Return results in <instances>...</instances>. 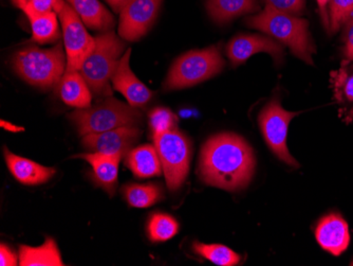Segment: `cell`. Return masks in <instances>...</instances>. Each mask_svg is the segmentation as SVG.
Masks as SVG:
<instances>
[{"label": "cell", "mask_w": 353, "mask_h": 266, "mask_svg": "<svg viewBox=\"0 0 353 266\" xmlns=\"http://www.w3.org/2000/svg\"><path fill=\"white\" fill-rule=\"evenodd\" d=\"M254 169L253 150L237 135H216L202 148L199 174L210 186L228 191L243 189L251 182Z\"/></svg>", "instance_id": "6da1fadb"}, {"label": "cell", "mask_w": 353, "mask_h": 266, "mask_svg": "<svg viewBox=\"0 0 353 266\" xmlns=\"http://www.w3.org/2000/svg\"><path fill=\"white\" fill-rule=\"evenodd\" d=\"M245 25L274 37L287 46L295 57L307 64L313 65L312 55L316 53L309 31L308 21L265 7L261 13L245 19Z\"/></svg>", "instance_id": "7a4b0ae2"}, {"label": "cell", "mask_w": 353, "mask_h": 266, "mask_svg": "<svg viewBox=\"0 0 353 266\" xmlns=\"http://www.w3.org/2000/svg\"><path fill=\"white\" fill-rule=\"evenodd\" d=\"M12 65L26 82L48 89L59 84L66 73L67 57L61 44L50 49L29 46L14 55Z\"/></svg>", "instance_id": "3957f363"}, {"label": "cell", "mask_w": 353, "mask_h": 266, "mask_svg": "<svg viewBox=\"0 0 353 266\" xmlns=\"http://www.w3.org/2000/svg\"><path fill=\"white\" fill-rule=\"evenodd\" d=\"M94 39V48L85 59L79 73L90 87L91 93L105 98L112 95L111 77L125 53L126 44L112 31H106Z\"/></svg>", "instance_id": "277c9868"}, {"label": "cell", "mask_w": 353, "mask_h": 266, "mask_svg": "<svg viewBox=\"0 0 353 266\" xmlns=\"http://www.w3.org/2000/svg\"><path fill=\"white\" fill-rule=\"evenodd\" d=\"M69 118L77 125L79 135L85 136L125 126H138L143 116L137 107L109 96L87 108H77Z\"/></svg>", "instance_id": "5b68a950"}, {"label": "cell", "mask_w": 353, "mask_h": 266, "mask_svg": "<svg viewBox=\"0 0 353 266\" xmlns=\"http://www.w3.org/2000/svg\"><path fill=\"white\" fill-rule=\"evenodd\" d=\"M224 61L218 46L190 51L172 64L165 83V91L188 88L215 77L223 69Z\"/></svg>", "instance_id": "8992f818"}, {"label": "cell", "mask_w": 353, "mask_h": 266, "mask_svg": "<svg viewBox=\"0 0 353 266\" xmlns=\"http://www.w3.org/2000/svg\"><path fill=\"white\" fill-rule=\"evenodd\" d=\"M152 137L161 160L168 189L176 191L181 188L190 171L192 158L190 140L176 129Z\"/></svg>", "instance_id": "52a82bcc"}, {"label": "cell", "mask_w": 353, "mask_h": 266, "mask_svg": "<svg viewBox=\"0 0 353 266\" xmlns=\"http://www.w3.org/2000/svg\"><path fill=\"white\" fill-rule=\"evenodd\" d=\"M297 115L299 113L283 109L277 99H272L261 109L259 117L261 133L269 148L279 160L294 168H299V164L288 150L287 136L289 124Z\"/></svg>", "instance_id": "ba28073f"}, {"label": "cell", "mask_w": 353, "mask_h": 266, "mask_svg": "<svg viewBox=\"0 0 353 266\" xmlns=\"http://www.w3.org/2000/svg\"><path fill=\"white\" fill-rule=\"evenodd\" d=\"M57 15L63 28L66 48V71H79L85 59L94 48L95 39L87 32L85 23L69 3H65Z\"/></svg>", "instance_id": "9c48e42d"}, {"label": "cell", "mask_w": 353, "mask_h": 266, "mask_svg": "<svg viewBox=\"0 0 353 266\" xmlns=\"http://www.w3.org/2000/svg\"><path fill=\"white\" fill-rule=\"evenodd\" d=\"M162 0H130L120 12L119 37L136 41L144 37L154 25Z\"/></svg>", "instance_id": "30bf717a"}, {"label": "cell", "mask_w": 353, "mask_h": 266, "mask_svg": "<svg viewBox=\"0 0 353 266\" xmlns=\"http://www.w3.org/2000/svg\"><path fill=\"white\" fill-rule=\"evenodd\" d=\"M140 136L141 131L138 126H125L85 135L83 136V144L91 152L123 158L132 150Z\"/></svg>", "instance_id": "8fae6325"}, {"label": "cell", "mask_w": 353, "mask_h": 266, "mask_svg": "<svg viewBox=\"0 0 353 266\" xmlns=\"http://www.w3.org/2000/svg\"><path fill=\"white\" fill-rule=\"evenodd\" d=\"M268 53L276 63L283 61V48L279 41L261 35H239L228 44L227 55L232 66L243 64L256 53Z\"/></svg>", "instance_id": "7c38bea8"}, {"label": "cell", "mask_w": 353, "mask_h": 266, "mask_svg": "<svg viewBox=\"0 0 353 266\" xmlns=\"http://www.w3.org/2000/svg\"><path fill=\"white\" fill-rule=\"evenodd\" d=\"M130 53L132 50L127 49L120 59L118 67L111 77L112 87L119 93H122L132 106L142 107L148 104L152 99V91L143 84L136 77L130 66Z\"/></svg>", "instance_id": "4fadbf2b"}, {"label": "cell", "mask_w": 353, "mask_h": 266, "mask_svg": "<svg viewBox=\"0 0 353 266\" xmlns=\"http://www.w3.org/2000/svg\"><path fill=\"white\" fill-rule=\"evenodd\" d=\"M317 243L333 256H341L350 243L348 224L339 214H329L317 224L315 230Z\"/></svg>", "instance_id": "5bb4252c"}, {"label": "cell", "mask_w": 353, "mask_h": 266, "mask_svg": "<svg viewBox=\"0 0 353 266\" xmlns=\"http://www.w3.org/2000/svg\"><path fill=\"white\" fill-rule=\"evenodd\" d=\"M333 97L343 122L353 123V61H343L341 67L330 73Z\"/></svg>", "instance_id": "9a60e30c"}, {"label": "cell", "mask_w": 353, "mask_h": 266, "mask_svg": "<svg viewBox=\"0 0 353 266\" xmlns=\"http://www.w3.org/2000/svg\"><path fill=\"white\" fill-rule=\"evenodd\" d=\"M6 162L12 175L21 184L37 186L49 182L54 176V168H48L27 158L13 154L7 148L3 149Z\"/></svg>", "instance_id": "2e32d148"}, {"label": "cell", "mask_w": 353, "mask_h": 266, "mask_svg": "<svg viewBox=\"0 0 353 266\" xmlns=\"http://www.w3.org/2000/svg\"><path fill=\"white\" fill-rule=\"evenodd\" d=\"M77 158H82L90 164L95 182L107 193L114 196L118 184L119 164L122 158L94 152L77 155Z\"/></svg>", "instance_id": "e0dca14e"}, {"label": "cell", "mask_w": 353, "mask_h": 266, "mask_svg": "<svg viewBox=\"0 0 353 266\" xmlns=\"http://www.w3.org/2000/svg\"><path fill=\"white\" fill-rule=\"evenodd\" d=\"M59 95L69 106L87 108L91 106L92 93L79 71H66L59 83Z\"/></svg>", "instance_id": "ac0fdd59"}, {"label": "cell", "mask_w": 353, "mask_h": 266, "mask_svg": "<svg viewBox=\"0 0 353 266\" xmlns=\"http://www.w3.org/2000/svg\"><path fill=\"white\" fill-rule=\"evenodd\" d=\"M126 166L138 178H150L161 175L162 164L156 146L144 144L132 149L126 155Z\"/></svg>", "instance_id": "d6986e66"}, {"label": "cell", "mask_w": 353, "mask_h": 266, "mask_svg": "<svg viewBox=\"0 0 353 266\" xmlns=\"http://www.w3.org/2000/svg\"><path fill=\"white\" fill-rule=\"evenodd\" d=\"M79 14L86 27L97 31H108L114 27V17L99 0H67Z\"/></svg>", "instance_id": "ffe728a7"}, {"label": "cell", "mask_w": 353, "mask_h": 266, "mask_svg": "<svg viewBox=\"0 0 353 266\" xmlns=\"http://www.w3.org/2000/svg\"><path fill=\"white\" fill-rule=\"evenodd\" d=\"M206 9L216 23H225L259 9L257 0H206Z\"/></svg>", "instance_id": "44dd1931"}, {"label": "cell", "mask_w": 353, "mask_h": 266, "mask_svg": "<svg viewBox=\"0 0 353 266\" xmlns=\"http://www.w3.org/2000/svg\"><path fill=\"white\" fill-rule=\"evenodd\" d=\"M19 265L21 266H63L61 254L54 240H46L39 247L21 246Z\"/></svg>", "instance_id": "7402d4cb"}, {"label": "cell", "mask_w": 353, "mask_h": 266, "mask_svg": "<svg viewBox=\"0 0 353 266\" xmlns=\"http://www.w3.org/2000/svg\"><path fill=\"white\" fill-rule=\"evenodd\" d=\"M123 193L126 202L134 208L150 207L163 198L161 188L154 184H127L123 189Z\"/></svg>", "instance_id": "603a6c76"}, {"label": "cell", "mask_w": 353, "mask_h": 266, "mask_svg": "<svg viewBox=\"0 0 353 266\" xmlns=\"http://www.w3.org/2000/svg\"><path fill=\"white\" fill-rule=\"evenodd\" d=\"M32 28V39L37 44L52 43L59 39L57 12L28 17Z\"/></svg>", "instance_id": "cb8c5ba5"}, {"label": "cell", "mask_w": 353, "mask_h": 266, "mask_svg": "<svg viewBox=\"0 0 353 266\" xmlns=\"http://www.w3.org/2000/svg\"><path fill=\"white\" fill-rule=\"evenodd\" d=\"M192 249L197 255L205 258L216 265L234 266L239 263L240 256L227 246L219 244H203L195 242Z\"/></svg>", "instance_id": "d4e9b609"}, {"label": "cell", "mask_w": 353, "mask_h": 266, "mask_svg": "<svg viewBox=\"0 0 353 266\" xmlns=\"http://www.w3.org/2000/svg\"><path fill=\"white\" fill-rule=\"evenodd\" d=\"M179 225L172 216L154 213L148 221V231L152 242H165L178 234Z\"/></svg>", "instance_id": "484cf974"}, {"label": "cell", "mask_w": 353, "mask_h": 266, "mask_svg": "<svg viewBox=\"0 0 353 266\" xmlns=\"http://www.w3.org/2000/svg\"><path fill=\"white\" fill-rule=\"evenodd\" d=\"M353 15V0H330L329 1V30L338 31L343 23Z\"/></svg>", "instance_id": "4316f807"}, {"label": "cell", "mask_w": 353, "mask_h": 266, "mask_svg": "<svg viewBox=\"0 0 353 266\" xmlns=\"http://www.w3.org/2000/svg\"><path fill=\"white\" fill-rule=\"evenodd\" d=\"M150 128L152 130V136L168 132V131L176 129V115L165 107H157L150 113Z\"/></svg>", "instance_id": "83f0119b"}, {"label": "cell", "mask_w": 353, "mask_h": 266, "mask_svg": "<svg viewBox=\"0 0 353 266\" xmlns=\"http://www.w3.org/2000/svg\"><path fill=\"white\" fill-rule=\"evenodd\" d=\"M65 1L61 0H32L26 6L25 9L23 10L27 17L31 15H41V14L49 13V12H57L59 14L65 6Z\"/></svg>", "instance_id": "f1b7e54d"}, {"label": "cell", "mask_w": 353, "mask_h": 266, "mask_svg": "<svg viewBox=\"0 0 353 266\" xmlns=\"http://www.w3.org/2000/svg\"><path fill=\"white\" fill-rule=\"evenodd\" d=\"M263 3H265V7L296 15L303 13L306 0H263Z\"/></svg>", "instance_id": "f546056e"}, {"label": "cell", "mask_w": 353, "mask_h": 266, "mask_svg": "<svg viewBox=\"0 0 353 266\" xmlns=\"http://www.w3.org/2000/svg\"><path fill=\"white\" fill-rule=\"evenodd\" d=\"M345 61H353V17H351L347 23L345 30Z\"/></svg>", "instance_id": "4dcf8cb0"}, {"label": "cell", "mask_w": 353, "mask_h": 266, "mask_svg": "<svg viewBox=\"0 0 353 266\" xmlns=\"http://www.w3.org/2000/svg\"><path fill=\"white\" fill-rule=\"evenodd\" d=\"M0 265L16 266L19 265L17 256L9 246L1 244L0 246Z\"/></svg>", "instance_id": "1f68e13d"}, {"label": "cell", "mask_w": 353, "mask_h": 266, "mask_svg": "<svg viewBox=\"0 0 353 266\" xmlns=\"http://www.w3.org/2000/svg\"><path fill=\"white\" fill-rule=\"evenodd\" d=\"M329 1L330 0H316L319 11H321V15H322L323 23L326 26L327 29H329V13L328 10H327Z\"/></svg>", "instance_id": "d6a6232c"}, {"label": "cell", "mask_w": 353, "mask_h": 266, "mask_svg": "<svg viewBox=\"0 0 353 266\" xmlns=\"http://www.w3.org/2000/svg\"><path fill=\"white\" fill-rule=\"evenodd\" d=\"M106 1L110 5V7L112 8L114 12L120 13L121 10L124 8V6L126 5L130 0H106Z\"/></svg>", "instance_id": "836d02e7"}, {"label": "cell", "mask_w": 353, "mask_h": 266, "mask_svg": "<svg viewBox=\"0 0 353 266\" xmlns=\"http://www.w3.org/2000/svg\"><path fill=\"white\" fill-rule=\"evenodd\" d=\"M12 1H13V3L16 6V7L23 10L25 9L26 6H27L30 1H32V0H12Z\"/></svg>", "instance_id": "e575fe53"}, {"label": "cell", "mask_w": 353, "mask_h": 266, "mask_svg": "<svg viewBox=\"0 0 353 266\" xmlns=\"http://www.w3.org/2000/svg\"><path fill=\"white\" fill-rule=\"evenodd\" d=\"M1 125L3 126H5V128H7L8 130L13 131V132H17V131H19V129L21 128H16L15 125H11L10 123H6L5 121H1Z\"/></svg>", "instance_id": "d590c367"}, {"label": "cell", "mask_w": 353, "mask_h": 266, "mask_svg": "<svg viewBox=\"0 0 353 266\" xmlns=\"http://www.w3.org/2000/svg\"><path fill=\"white\" fill-rule=\"evenodd\" d=\"M57 1H61V0H57Z\"/></svg>", "instance_id": "8d00e7d4"}]
</instances>
